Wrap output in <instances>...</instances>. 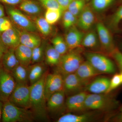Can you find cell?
<instances>
[{
  "instance_id": "1",
  "label": "cell",
  "mask_w": 122,
  "mask_h": 122,
  "mask_svg": "<svg viewBox=\"0 0 122 122\" xmlns=\"http://www.w3.org/2000/svg\"><path fill=\"white\" fill-rule=\"evenodd\" d=\"M47 72L36 82L30 85L31 111L35 118L41 121L48 120V112L45 92V81Z\"/></svg>"
},
{
  "instance_id": "2",
  "label": "cell",
  "mask_w": 122,
  "mask_h": 122,
  "mask_svg": "<svg viewBox=\"0 0 122 122\" xmlns=\"http://www.w3.org/2000/svg\"><path fill=\"white\" fill-rule=\"evenodd\" d=\"M118 102L109 94H88L85 100L86 110L111 111L117 108Z\"/></svg>"
},
{
  "instance_id": "3",
  "label": "cell",
  "mask_w": 122,
  "mask_h": 122,
  "mask_svg": "<svg viewBox=\"0 0 122 122\" xmlns=\"http://www.w3.org/2000/svg\"><path fill=\"white\" fill-rule=\"evenodd\" d=\"M35 119L31 110L19 107L9 100L4 103L2 120L3 122H29Z\"/></svg>"
},
{
  "instance_id": "4",
  "label": "cell",
  "mask_w": 122,
  "mask_h": 122,
  "mask_svg": "<svg viewBox=\"0 0 122 122\" xmlns=\"http://www.w3.org/2000/svg\"><path fill=\"white\" fill-rule=\"evenodd\" d=\"M83 61V58L79 51L75 49L69 51L61 55L59 63L55 66L54 72L63 76L75 73Z\"/></svg>"
},
{
  "instance_id": "5",
  "label": "cell",
  "mask_w": 122,
  "mask_h": 122,
  "mask_svg": "<svg viewBox=\"0 0 122 122\" xmlns=\"http://www.w3.org/2000/svg\"><path fill=\"white\" fill-rule=\"evenodd\" d=\"M5 10L13 25L19 30L35 33L37 31L34 21L20 10L8 5L5 6Z\"/></svg>"
},
{
  "instance_id": "6",
  "label": "cell",
  "mask_w": 122,
  "mask_h": 122,
  "mask_svg": "<svg viewBox=\"0 0 122 122\" xmlns=\"http://www.w3.org/2000/svg\"><path fill=\"white\" fill-rule=\"evenodd\" d=\"M85 56L86 61L100 73L113 74L116 69L113 62L106 56L97 53L86 52Z\"/></svg>"
},
{
  "instance_id": "7",
  "label": "cell",
  "mask_w": 122,
  "mask_h": 122,
  "mask_svg": "<svg viewBox=\"0 0 122 122\" xmlns=\"http://www.w3.org/2000/svg\"><path fill=\"white\" fill-rule=\"evenodd\" d=\"M30 85L16 83L9 101L19 107L30 109Z\"/></svg>"
},
{
  "instance_id": "8",
  "label": "cell",
  "mask_w": 122,
  "mask_h": 122,
  "mask_svg": "<svg viewBox=\"0 0 122 122\" xmlns=\"http://www.w3.org/2000/svg\"><path fill=\"white\" fill-rule=\"evenodd\" d=\"M16 84L11 72L0 65V101L4 103L9 100Z\"/></svg>"
},
{
  "instance_id": "9",
  "label": "cell",
  "mask_w": 122,
  "mask_h": 122,
  "mask_svg": "<svg viewBox=\"0 0 122 122\" xmlns=\"http://www.w3.org/2000/svg\"><path fill=\"white\" fill-rule=\"evenodd\" d=\"M63 91L68 96L85 91L89 83L80 78L75 73L63 76Z\"/></svg>"
},
{
  "instance_id": "10",
  "label": "cell",
  "mask_w": 122,
  "mask_h": 122,
  "mask_svg": "<svg viewBox=\"0 0 122 122\" xmlns=\"http://www.w3.org/2000/svg\"><path fill=\"white\" fill-rule=\"evenodd\" d=\"M63 91V76L61 75L54 72L47 74L45 81V92L47 100L53 94Z\"/></svg>"
},
{
  "instance_id": "11",
  "label": "cell",
  "mask_w": 122,
  "mask_h": 122,
  "mask_svg": "<svg viewBox=\"0 0 122 122\" xmlns=\"http://www.w3.org/2000/svg\"><path fill=\"white\" fill-rule=\"evenodd\" d=\"M88 92H81L68 96L66 100L65 108L70 112H79L86 110L85 102Z\"/></svg>"
},
{
  "instance_id": "12",
  "label": "cell",
  "mask_w": 122,
  "mask_h": 122,
  "mask_svg": "<svg viewBox=\"0 0 122 122\" xmlns=\"http://www.w3.org/2000/svg\"><path fill=\"white\" fill-rule=\"evenodd\" d=\"M96 28L98 38L103 49L111 54L115 49L111 33L102 22L97 24Z\"/></svg>"
},
{
  "instance_id": "13",
  "label": "cell",
  "mask_w": 122,
  "mask_h": 122,
  "mask_svg": "<svg viewBox=\"0 0 122 122\" xmlns=\"http://www.w3.org/2000/svg\"><path fill=\"white\" fill-rule=\"evenodd\" d=\"M0 41L8 49H15L20 44L19 30L14 25L0 34Z\"/></svg>"
},
{
  "instance_id": "14",
  "label": "cell",
  "mask_w": 122,
  "mask_h": 122,
  "mask_svg": "<svg viewBox=\"0 0 122 122\" xmlns=\"http://www.w3.org/2000/svg\"><path fill=\"white\" fill-rule=\"evenodd\" d=\"M65 96L63 91L56 92L51 95L46 100L48 113H57L65 107Z\"/></svg>"
},
{
  "instance_id": "15",
  "label": "cell",
  "mask_w": 122,
  "mask_h": 122,
  "mask_svg": "<svg viewBox=\"0 0 122 122\" xmlns=\"http://www.w3.org/2000/svg\"><path fill=\"white\" fill-rule=\"evenodd\" d=\"M84 34L74 26L68 30L66 34L65 41L69 51L76 49L81 46Z\"/></svg>"
},
{
  "instance_id": "16",
  "label": "cell",
  "mask_w": 122,
  "mask_h": 122,
  "mask_svg": "<svg viewBox=\"0 0 122 122\" xmlns=\"http://www.w3.org/2000/svg\"><path fill=\"white\" fill-rule=\"evenodd\" d=\"M75 73L81 79L89 82L92 79L102 74L87 61L81 63Z\"/></svg>"
},
{
  "instance_id": "17",
  "label": "cell",
  "mask_w": 122,
  "mask_h": 122,
  "mask_svg": "<svg viewBox=\"0 0 122 122\" xmlns=\"http://www.w3.org/2000/svg\"><path fill=\"white\" fill-rule=\"evenodd\" d=\"M95 16L89 7L85 6L77 18V24L78 28L83 30H89L94 24Z\"/></svg>"
},
{
  "instance_id": "18",
  "label": "cell",
  "mask_w": 122,
  "mask_h": 122,
  "mask_svg": "<svg viewBox=\"0 0 122 122\" xmlns=\"http://www.w3.org/2000/svg\"><path fill=\"white\" fill-rule=\"evenodd\" d=\"M110 82V79L107 78H99L88 83L85 91L92 94L105 93L109 87Z\"/></svg>"
},
{
  "instance_id": "19",
  "label": "cell",
  "mask_w": 122,
  "mask_h": 122,
  "mask_svg": "<svg viewBox=\"0 0 122 122\" xmlns=\"http://www.w3.org/2000/svg\"><path fill=\"white\" fill-rule=\"evenodd\" d=\"M19 30L20 44L33 49L41 44L42 40L36 33L20 30Z\"/></svg>"
},
{
  "instance_id": "20",
  "label": "cell",
  "mask_w": 122,
  "mask_h": 122,
  "mask_svg": "<svg viewBox=\"0 0 122 122\" xmlns=\"http://www.w3.org/2000/svg\"><path fill=\"white\" fill-rule=\"evenodd\" d=\"M29 81L30 85L39 81L46 72V65L43 62L32 64L28 66Z\"/></svg>"
},
{
  "instance_id": "21",
  "label": "cell",
  "mask_w": 122,
  "mask_h": 122,
  "mask_svg": "<svg viewBox=\"0 0 122 122\" xmlns=\"http://www.w3.org/2000/svg\"><path fill=\"white\" fill-rule=\"evenodd\" d=\"M96 114L92 113L76 115L67 113L61 116L56 120L57 122H87L95 120Z\"/></svg>"
},
{
  "instance_id": "22",
  "label": "cell",
  "mask_w": 122,
  "mask_h": 122,
  "mask_svg": "<svg viewBox=\"0 0 122 122\" xmlns=\"http://www.w3.org/2000/svg\"><path fill=\"white\" fill-rule=\"evenodd\" d=\"M19 7L20 11L32 17L41 16L43 12V9L40 5L30 0H22Z\"/></svg>"
},
{
  "instance_id": "23",
  "label": "cell",
  "mask_w": 122,
  "mask_h": 122,
  "mask_svg": "<svg viewBox=\"0 0 122 122\" xmlns=\"http://www.w3.org/2000/svg\"><path fill=\"white\" fill-rule=\"evenodd\" d=\"M15 53L20 64L28 66L31 63L32 49L20 44L15 49Z\"/></svg>"
},
{
  "instance_id": "24",
  "label": "cell",
  "mask_w": 122,
  "mask_h": 122,
  "mask_svg": "<svg viewBox=\"0 0 122 122\" xmlns=\"http://www.w3.org/2000/svg\"><path fill=\"white\" fill-rule=\"evenodd\" d=\"M15 49L9 48L5 53L0 65L5 69L11 72L20 64L15 53Z\"/></svg>"
},
{
  "instance_id": "25",
  "label": "cell",
  "mask_w": 122,
  "mask_h": 122,
  "mask_svg": "<svg viewBox=\"0 0 122 122\" xmlns=\"http://www.w3.org/2000/svg\"><path fill=\"white\" fill-rule=\"evenodd\" d=\"M11 73L16 83L28 85L29 82L28 66L19 64Z\"/></svg>"
},
{
  "instance_id": "26",
  "label": "cell",
  "mask_w": 122,
  "mask_h": 122,
  "mask_svg": "<svg viewBox=\"0 0 122 122\" xmlns=\"http://www.w3.org/2000/svg\"><path fill=\"white\" fill-rule=\"evenodd\" d=\"M61 55L53 47L52 45L48 44L45 55V63L51 66H56L59 63Z\"/></svg>"
},
{
  "instance_id": "27",
  "label": "cell",
  "mask_w": 122,
  "mask_h": 122,
  "mask_svg": "<svg viewBox=\"0 0 122 122\" xmlns=\"http://www.w3.org/2000/svg\"><path fill=\"white\" fill-rule=\"evenodd\" d=\"M33 21L34 22L37 30L44 36H48L50 35L52 30L51 25L49 24L45 17L40 16L33 17Z\"/></svg>"
},
{
  "instance_id": "28",
  "label": "cell",
  "mask_w": 122,
  "mask_h": 122,
  "mask_svg": "<svg viewBox=\"0 0 122 122\" xmlns=\"http://www.w3.org/2000/svg\"><path fill=\"white\" fill-rule=\"evenodd\" d=\"M47 45L48 43L46 41L42 40L40 45L33 49L31 64L43 62L45 61Z\"/></svg>"
},
{
  "instance_id": "29",
  "label": "cell",
  "mask_w": 122,
  "mask_h": 122,
  "mask_svg": "<svg viewBox=\"0 0 122 122\" xmlns=\"http://www.w3.org/2000/svg\"><path fill=\"white\" fill-rule=\"evenodd\" d=\"M51 42L53 47L61 55L65 54L69 51L65 39L60 35H57L52 38Z\"/></svg>"
},
{
  "instance_id": "30",
  "label": "cell",
  "mask_w": 122,
  "mask_h": 122,
  "mask_svg": "<svg viewBox=\"0 0 122 122\" xmlns=\"http://www.w3.org/2000/svg\"><path fill=\"white\" fill-rule=\"evenodd\" d=\"M97 34L93 31H91L84 35L81 42V46L85 48L93 49L98 45Z\"/></svg>"
},
{
  "instance_id": "31",
  "label": "cell",
  "mask_w": 122,
  "mask_h": 122,
  "mask_svg": "<svg viewBox=\"0 0 122 122\" xmlns=\"http://www.w3.org/2000/svg\"><path fill=\"white\" fill-rule=\"evenodd\" d=\"M63 12L61 10L46 9L45 13V18L51 25H54L60 19Z\"/></svg>"
},
{
  "instance_id": "32",
  "label": "cell",
  "mask_w": 122,
  "mask_h": 122,
  "mask_svg": "<svg viewBox=\"0 0 122 122\" xmlns=\"http://www.w3.org/2000/svg\"><path fill=\"white\" fill-rule=\"evenodd\" d=\"M77 17L72 14L68 10H65L62 13V24L64 28L68 30L77 24Z\"/></svg>"
},
{
  "instance_id": "33",
  "label": "cell",
  "mask_w": 122,
  "mask_h": 122,
  "mask_svg": "<svg viewBox=\"0 0 122 122\" xmlns=\"http://www.w3.org/2000/svg\"><path fill=\"white\" fill-rule=\"evenodd\" d=\"M85 6V1L84 0H73L70 4L67 10L78 18Z\"/></svg>"
},
{
  "instance_id": "34",
  "label": "cell",
  "mask_w": 122,
  "mask_h": 122,
  "mask_svg": "<svg viewBox=\"0 0 122 122\" xmlns=\"http://www.w3.org/2000/svg\"><path fill=\"white\" fill-rule=\"evenodd\" d=\"M115 0H92V6L93 9L97 12L106 10L111 6Z\"/></svg>"
},
{
  "instance_id": "35",
  "label": "cell",
  "mask_w": 122,
  "mask_h": 122,
  "mask_svg": "<svg viewBox=\"0 0 122 122\" xmlns=\"http://www.w3.org/2000/svg\"><path fill=\"white\" fill-rule=\"evenodd\" d=\"M122 21V5L119 7L110 19L109 25L113 29L117 28L119 24Z\"/></svg>"
},
{
  "instance_id": "36",
  "label": "cell",
  "mask_w": 122,
  "mask_h": 122,
  "mask_svg": "<svg viewBox=\"0 0 122 122\" xmlns=\"http://www.w3.org/2000/svg\"><path fill=\"white\" fill-rule=\"evenodd\" d=\"M122 82L120 74H116L110 80L109 87L105 94L110 93L112 91L115 89L122 85Z\"/></svg>"
},
{
  "instance_id": "37",
  "label": "cell",
  "mask_w": 122,
  "mask_h": 122,
  "mask_svg": "<svg viewBox=\"0 0 122 122\" xmlns=\"http://www.w3.org/2000/svg\"><path fill=\"white\" fill-rule=\"evenodd\" d=\"M42 5L46 9L62 10L60 5L56 0H39Z\"/></svg>"
},
{
  "instance_id": "38",
  "label": "cell",
  "mask_w": 122,
  "mask_h": 122,
  "mask_svg": "<svg viewBox=\"0 0 122 122\" xmlns=\"http://www.w3.org/2000/svg\"><path fill=\"white\" fill-rule=\"evenodd\" d=\"M13 26V24L8 17L5 16L0 18V34Z\"/></svg>"
},
{
  "instance_id": "39",
  "label": "cell",
  "mask_w": 122,
  "mask_h": 122,
  "mask_svg": "<svg viewBox=\"0 0 122 122\" xmlns=\"http://www.w3.org/2000/svg\"><path fill=\"white\" fill-rule=\"evenodd\" d=\"M111 54L122 71V53L115 49Z\"/></svg>"
},
{
  "instance_id": "40",
  "label": "cell",
  "mask_w": 122,
  "mask_h": 122,
  "mask_svg": "<svg viewBox=\"0 0 122 122\" xmlns=\"http://www.w3.org/2000/svg\"><path fill=\"white\" fill-rule=\"evenodd\" d=\"M110 121L116 122H122V106L117 113L114 115L110 118Z\"/></svg>"
},
{
  "instance_id": "41",
  "label": "cell",
  "mask_w": 122,
  "mask_h": 122,
  "mask_svg": "<svg viewBox=\"0 0 122 122\" xmlns=\"http://www.w3.org/2000/svg\"><path fill=\"white\" fill-rule=\"evenodd\" d=\"M62 9L63 11L66 10L70 4L73 0H56Z\"/></svg>"
},
{
  "instance_id": "42",
  "label": "cell",
  "mask_w": 122,
  "mask_h": 122,
  "mask_svg": "<svg viewBox=\"0 0 122 122\" xmlns=\"http://www.w3.org/2000/svg\"><path fill=\"white\" fill-rule=\"evenodd\" d=\"M22 1V0H0V2L8 5L13 6L20 4Z\"/></svg>"
},
{
  "instance_id": "43",
  "label": "cell",
  "mask_w": 122,
  "mask_h": 122,
  "mask_svg": "<svg viewBox=\"0 0 122 122\" xmlns=\"http://www.w3.org/2000/svg\"><path fill=\"white\" fill-rule=\"evenodd\" d=\"M8 49L0 41V65L1 63L3 55Z\"/></svg>"
},
{
  "instance_id": "44",
  "label": "cell",
  "mask_w": 122,
  "mask_h": 122,
  "mask_svg": "<svg viewBox=\"0 0 122 122\" xmlns=\"http://www.w3.org/2000/svg\"><path fill=\"white\" fill-rule=\"evenodd\" d=\"M5 10L4 6L0 3V18L5 16Z\"/></svg>"
},
{
  "instance_id": "45",
  "label": "cell",
  "mask_w": 122,
  "mask_h": 122,
  "mask_svg": "<svg viewBox=\"0 0 122 122\" xmlns=\"http://www.w3.org/2000/svg\"><path fill=\"white\" fill-rule=\"evenodd\" d=\"M4 102L0 101V121L2 119V109H3Z\"/></svg>"
},
{
  "instance_id": "46",
  "label": "cell",
  "mask_w": 122,
  "mask_h": 122,
  "mask_svg": "<svg viewBox=\"0 0 122 122\" xmlns=\"http://www.w3.org/2000/svg\"><path fill=\"white\" fill-rule=\"evenodd\" d=\"M120 78H121V81H122V72L120 74Z\"/></svg>"
},
{
  "instance_id": "47",
  "label": "cell",
  "mask_w": 122,
  "mask_h": 122,
  "mask_svg": "<svg viewBox=\"0 0 122 122\" xmlns=\"http://www.w3.org/2000/svg\"><path fill=\"white\" fill-rule=\"evenodd\" d=\"M85 0V1H88L89 0Z\"/></svg>"
}]
</instances>
